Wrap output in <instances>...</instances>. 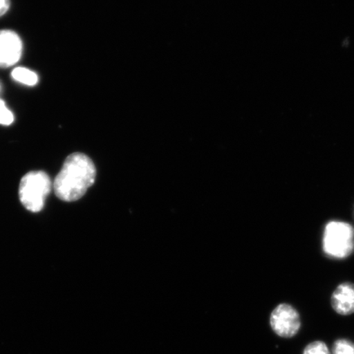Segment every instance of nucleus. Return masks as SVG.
<instances>
[{
  "label": "nucleus",
  "instance_id": "7",
  "mask_svg": "<svg viewBox=\"0 0 354 354\" xmlns=\"http://www.w3.org/2000/svg\"><path fill=\"white\" fill-rule=\"evenodd\" d=\"M12 77L15 82L28 86H34L39 82V77L32 70L22 66L12 70Z\"/></svg>",
  "mask_w": 354,
  "mask_h": 354
},
{
  "label": "nucleus",
  "instance_id": "10",
  "mask_svg": "<svg viewBox=\"0 0 354 354\" xmlns=\"http://www.w3.org/2000/svg\"><path fill=\"white\" fill-rule=\"evenodd\" d=\"M15 122V115L10 109L4 103V101L0 100V125L10 126Z\"/></svg>",
  "mask_w": 354,
  "mask_h": 354
},
{
  "label": "nucleus",
  "instance_id": "6",
  "mask_svg": "<svg viewBox=\"0 0 354 354\" xmlns=\"http://www.w3.org/2000/svg\"><path fill=\"white\" fill-rule=\"evenodd\" d=\"M332 308L342 316H349L354 313V284L344 282L340 284L332 294Z\"/></svg>",
  "mask_w": 354,
  "mask_h": 354
},
{
  "label": "nucleus",
  "instance_id": "3",
  "mask_svg": "<svg viewBox=\"0 0 354 354\" xmlns=\"http://www.w3.org/2000/svg\"><path fill=\"white\" fill-rule=\"evenodd\" d=\"M323 249L327 255L344 259L354 249V229L342 221H331L326 225L323 238Z\"/></svg>",
  "mask_w": 354,
  "mask_h": 354
},
{
  "label": "nucleus",
  "instance_id": "11",
  "mask_svg": "<svg viewBox=\"0 0 354 354\" xmlns=\"http://www.w3.org/2000/svg\"><path fill=\"white\" fill-rule=\"evenodd\" d=\"M10 0H0V17L3 16L10 8Z\"/></svg>",
  "mask_w": 354,
  "mask_h": 354
},
{
  "label": "nucleus",
  "instance_id": "1",
  "mask_svg": "<svg viewBox=\"0 0 354 354\" xmlns=\"http://www.w3.org/2000/svg\"><path fill=\"white\" fill-rule=\"evenodd\" d=\"M96 179V167L87 155H69L53 184L56 196L61 201L74 202L83 197Z\"/></svg>",
  "mask_w": 354,
  "mask_h": 354
},
{
  "label": "nucleus",
  "instance_id": "5",
  "mask_svg": "<svg viewBox=\"0 0 354 354\" xmlns=\"http://www.w3.org/2000/svg\"><path fill=\"white\" fill-rule=\"evenodd\" d=\"M24 44L19 35L10 30H0V68H10L19 63Z\"/></svg>",
  "mask_w": 354,
  "mask_h": 354
},
{
  "label": "nucleus",
  "instance_id": "4",
  "mask_svg": "<svg viewBox=\"0 0 354 354\" xmlns=\"http://www.w3.org/2000/svg\"><path fill=\"white\" fill-rule=\"evenodd\" d=\"M270 326L280 337L290 339L298 335L302 322L297 309L290 304H281L271 313Z\"/></svg>",
  "mask_w": 354,
  "mask_h": 354
},
{
  "label": "nucleus",
  "instance_id": "8",
  "mask_svg": "<svg viewBox=\"0 0 354 354\" xmlns=\"http://www.w3.org/2000/svg\"><path fill=\"white\" fill-rule=\"evenodd\" d=\"M331 354H354V343L348 339H336Z\"/></svg>",
  "mask_w": 354,
  "mask_h": 354
},
{
  "label": "nucleus",
  "instance_id": "2",
  "mask_svg": "<svg viewBox=\"0 0 354 354\" xmlns=\"http://www.w3.org/2000/svg\"><path fill=\"white\" fill-rule=\"evenodd\" d=\"M51 189V180L46 172H29L22 177L20 183L19 197L22 205L30 212H41Z\"/></svg>",
  "mask_w": 354,
  "mask_h": 354
},
{
  "label": "nucleus",
  "instance_id": "9",
  "mask_svg": "<svg viewBox=\"0 0 354 354\" xmlns=\"http://www.w3.org/2000/svg\"><path fill=\"white\" fill-rule=\"evenodd\" d=\"M303 354H331V352L325 342L316 340L305 347Z\"/></svg>",
  "mask_w": 354,
  "mask_h": 354
}]
</instances>
